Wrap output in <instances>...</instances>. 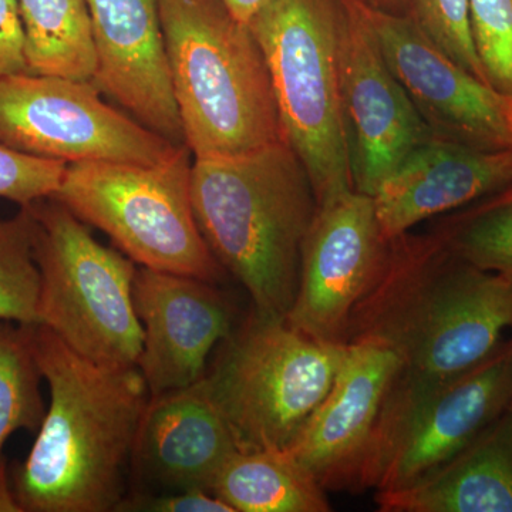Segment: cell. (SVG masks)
<instances>
[{"mask_svg":"<svg viewBox=\"0 0 512 512\" xmlns=\"http://www.w3.org/2000/svg\"><path fill=\"white\" fill-rule=\"evenodd\" d=\"M512 332V279L483 271L436 234L400 235L350 315L348 343L392 350V384L446 382L493 355Z\"/></svg>","mask_w":512,"mask_h":512,"instance_id":"6da1fadb","label":"cell"},{"mask_svg":"<svg viewBox=\"0 0 512 512\" xmlns=\"http://www.w3.org/2000/svg\"><path fill=\"white\" fill-rule=\"evenodd\" d=\"M33 349L49 404L29 456L10 473L22 512H117L150 392L137 366L93 362L42 325Z\"/></svg>","mask_w":512,"mask_h":512,"instance_id":"7a4b0ae2","label":"cell"},{"mask_svg":"<svg viewBox=\"0 0 512 512\" xmlns=\"http://www.w3.org/2000/svg\"><path fill=\"white\" fill-rule=\"evenodd\" d=\"M191 198L211 254L247 289L255 311L286 318L318 211L298 154L281 140L235 156L194 158Z\"/></svg>","mask_w":512,"mask_h":512,"instance_id":"3957f363","label":"cell"},{"mask_svg":"<svg viewBox=\"0 0 512 512\" xmlns=\"http://www.w3.org/2000/svg\"><path fill=\"white\" fill-rule=\"evenodd\" d=\"M184 144L194 158L285 140L264 53L222 0H160Z\"/></svg>","mask_w":512,"mask_h":512,"instance_id":"277c9868","label":"cell"},{"mask_svg":"<svg viewBox=\"0 0 512 512\" xmlns=\"http://www.w3.org/2000/svg\"><path fill=\"white\" fill-rule=\"evenodd\" d=\"M346 346L255 309L235 326L201 380L238 450H288L328 396Z\"/></svg>","mask_w":512,"mask_h":512,"instance_id":"5b68a950","label":"cell"},{"mask_svg":"<svg viewBox=\"0 0 512 512\" xmlns=\"http://www.w3.org/2000/svg\"><path fill=\"white\" fill-rule=\"evenodd\" d=\"M192 164L185 144L154 164H69L52 198L103 231L134 264L215 284L224 269L195 220Z\"/></svg>","mask_w":512,"mask_h":512,"instance_id":"8992f818","label":"cell"},{"mask_svg":"<svg viewBox=\"0 0 512 512\" xmlns=\"http://www.w3.org/2000/svg\"><path fill=\"white\" fill-rule=\"evenodd\" d=\"M340 0H269L248 23L264 53L286 143L318 207L352 191L339 83Z\"/></svg>","mask_w":512,"mask_h":512,"instance_id":"52a82bcc","label":"cell"},{"mask_svg":"<svg viewBox=\"0 0 512 512\" xmlns=\"http://www.w3.org/2000/svg\"><path fill=\"white\" fill-rule=\"evenodd\" d=\"M26 207L40 274L39 325L93 362L137 366L143 350L133 298L138 266L101 245L55 198Z\"/></svg>","mask_w":512,"mask_h":512,"instance_id":"ba28073f","label":"cell"},{"mask_svg":"<svg viewBox=\"0 0 512 512\" xmlns=\"http://www.w3.org/2000/svg\"><path fill=\"white\" fill-rule=\"evenodd\" d=\"M512 404V332L493 355L446 382L390 387L359 493L412 484L467 446Z\"/></svg>","mask_w":512,"mask_h":512,"instance_id":"9c48e42d","label":"cell"},{"mask_svg":"<svg viewBox=\"0 0 512 512\" xmlns=\"http://www.w3.org/2000/svg\"><path fill=\"white\" fill-rule=\"evenodd\" d=\"M93 82L20 73L0 80V146L64 164H154L180 146L101 99ZM184 146V144H183Z\"/></svg>","mask_w":512,"mask_h":512,"instance_id":"30bf717a","label":"cell"},{"mask_svg":"<svg viewBox=\"0 0 512 512\" xmlns=\"http://www.w3.org/2000/svg\"><path fill=\"white\" fill-rule=\"evenodd\" d=\"M338 62L350 180L353 190L373 197L436 134L384 59L362 0H340Z\"/></svg>","mask_w":512,"mask_h":512,"instance_id":"8fae6325","label":"cell"},{"mask_svg":"<svg viewBox=\"0 0 512 512\" xmlns=\"http://www.w3.org/2000/svg\"><path fill=\"white\" fill-rule=\"evenodd\" d=\"M389 245L369 195L352 190L320 205L303 241L298 289L286 322L309 338L346 345L350 315Z\"/></svg>","mask_w":512,"mask_h":512,"instance_id":"7c38bea8","label":"cell"},{"mask_svg":"<svg viewBox=\"0 0 512 512\" xmlns=\"http://www.w3.org/2000/svg\"><path fill=\"white\" fill-rule=\"evenodd\" d=\"M362 2L384 59L436 136L484 150L512 148L507 97L451 59L413 16Z\"/></svg>","mask_w":512,"mask_h":512,"instance_id":"4fadbf2b","label":"cell"},{"mask_svg":"<svg viewBox=\"0 0 512 512\" xmlns=\"http://www.w3.org/2000/svg\"><path fill=\"white\" fill-rule=\"evenodd\" d=\"M134 308L143 326L137 367L150 396L200 382L234 325L231 305L212 282L138 266Z\"/></svg>","mask_w":512,"mask_h":512,"instance_id":"5bb4252c","label":"cell"},{"mask_svg":"<svg viewBox=\"0 0 512 512\" xmlns=\"http://www.w3.org/2000/svg\"><path fill=\"white\" fill-rule=\"evenodd\" d=\"M400 362L375 342L348 343L328 396L288 448L323 490L359 493L360 477Z\"/></svg>","mask_w":512,"mask_h":512,"instance_id":"9a60e30c","label":"cell"},{"mask_svg":"<svg viewBox=\"0 0 512 512\" xmlns=\"http://www.w3.org/2000/svg\"><path fill=\"white\" fill-rule=\"evenodd\" d=\"M97 69L93 83L128 116L183 146L175 104L160 0H86Z\"/></svg>","mask_w":512,"mask_h":512,"instance_id":"2e32d148","label":"cell"},{"mask_svg":"<svg viewBox=\"0 0 512 512\" xmlns=\"http://www.w3.org/2000/svg\"><path fill=\"white\" fill-rule=\"evenodd\" d=\"M511 184L512 148L484 150L433 136L404 158L372 198L384 235L393 239Z\"/></svg>","mask_w":512,"mask_h":512,"instance_id":"e0dca14e","label":"cell"},{"mask_svg":"<svg viewBox=\"0 0 512 512\" xmlns=\"http://www.w3.org/2000/svg\"><path fill=\"white\" fill-rule=\"evenodd\" d=\"M238 450L202 380L150 396L134 446L133 468L163 493H212L215 478Z\"/></svg>","mask_w":512,"mask_h":512,"instance_id":"ac0fdd59","label":"cell"},{"mask_svg":"<svg viewBox=\"0 0 512 512\" xmlns=\"http://www.w3.org/2000/svg\"><path fill=\"white\" fill-rule=\"evenodd\" d=\"M375 501L382 512H512V404L456 454Z\"/></svg>","mask_w":512,"mask_h":512,"instance_id":"d6986e66","label":"cell"},{"mask_svg":"<svg viewBox=\"0 0 512 512\" xmlns=\"http://www.w3.org/2000/svg\"><path fill=\"white\" fill-rule=\"evenodd\" d=\"M234 512H329L326 490L289 450H237L212 485Z\"/></svg>","mask_w":512,"mask_h":512,"instance_id":"ffe728a7","label":"cell"},{"mask_svg":"<svg viewBox=\"0 0 512 512\" xmlns=\"http://www.w3.org/2000/svg\"><path fill=\"white\" fill-rule=\"evenodd\" d=\"M28 73L93 82L97 69L86 0H19Z\"/></svg>","mask_w":512,"mask_h":512,"instance_id":"44dd1931","label":"cell"},{"mask_svg":"<svg viewBox=\"0 0 512 512\" xmlns=\"http://www.w3.org/2000/svg\"><path fill=\"white\" fill-rule=\"evenodd\" d=\"M32 326L0 322V512H22L13 494L3 447L16 431L37 433L46 406Z\"/></svg>","mask_w":512,"mask_h":512,"instance_id":"7402d4cb","label":"cell"},{"mask_svg":"<svg viewBox=\"0 0 512 512\" xmlns=\"http://www.w3.org/2000/svg\"><path fill=\"white\" fill-rule=\"evenodd\" d=\"M434 234L468 264L512 279V184L451 215Z\"/></svg>","mask_w":512,"mask_h":512,"instance_id":"603a6c76","label":"cell"},{"mask_svg":"<svg viewBox=\"0 0 512 512\" xmlns=\"http://www.w3.org/2000/svg\"><path fill=\"white\" fill-rule=\"evenodd\" d=\"M40 274L28 207L0 215V322L39 325Z\"/></svg>","mask_w":512,"mask_h":512,"instance_id":"cb8c5ba5","label":"cell"},{"mask_svg":"<svg viewBox=\"0 0 512 512\" xmlns=\"http://www.w3.org/2000/svg\"><path fill=\"white\" fill-rule=\"evenodd\" d=\"M471 35L491 87L512 96V0H468Z\"/></svg>","mask_w":512,"mask_h":512,"instance_id":"d4e9b609","label":"cell"},{"mask_svg":"<svg viewBox=\"0 0 512 512\" xmlns=\"http://www.w3.org/2000/svg\"><path fill=\"white\" fill-rule=\"evenodd\" d=\"M412 16L451 59L488 83L471 35L468 0H413Z\"/></svg>","mask_w":512,"mask_h":512,"instance_id":"484cf974","label":"cell"},{"mask_svg":"<svg viewBox=\"0 0 512 512\" xmlns=\"http://www.w3.org/2000/svg\"><path fill=\"white\" fill-rule=\"evenodd\" d=\"M67 164L26 156L0 146V198L19 207L53 197L59 190Z\"/></svg>","mask_w":512,"mask_h":512,"instance_id":"4316f807","label":"cell"},{"mask_svg":"<svg viewBox=\"0 0 512 512\" xmlns=\"http://www.w3.org/2000/svg\"><path fill=\"white\" fill-rule=\"evenodd\" d=\"M234 512L217 495L191 490L180 493L134 494L124 498L117 512Z\"/></svg>","mask_w":512,"mask_h":512,"instance_id":"83f0119b","label":"cell"},{"mask_svg":"<svg viewBox=\"0 0 512 512\" xmlns=\"http://www.w3.org/2000/svg\"><path fill=\"white\" fill-rule=\"evenodd\" d=\"M28 73L19 0H0V80Z\"/></svg>","mask_w":512,"mask_h":512,"instance_id":"f1b7e54d","label":"cell"},{"mask_svg":"<svg viewBox=\"0 0 512 512\" xmlns=\"http://www.w3.org/2000/svg\"><path fill=\"white\" fill-rule=\"evenodd\" d=\"M222 2L231 10L235 18L248 25L269 0H222Z\"/></svg>","mask_w":512,"mask_h":512,"instance_id":"f546056e","label":"cell"},{"mask_svg":"<svg viewBox=\"0 0 512 512\" xmlns=\"http://www.w3.org/2000/svg\"><path fill=\"white\" fill-rule=\"evenodd\" d=\"M365 2L376 6V8L390 10V12H393V9L396 8V6H399L400 3H403L404 0H365Z\"/></svg>","mask_w":512,"mask_h":512,"instance_id":"4dcf8cb0","label":"cell"},{"mask_svg":"<svg viewBox=\"0 0 512 512\" xmlns=\"http://www.w3.org/2000/svg\"><path fill=\"white\" fill-rule=\"evenodd\" d=\"M507 117H508V124H510V133H511V140H512V96L507 97Z\"/></svg>","mask_w":512,"mask_h":512,"instance_id":"1f68e13d","label":"cell"}]
</instances>
